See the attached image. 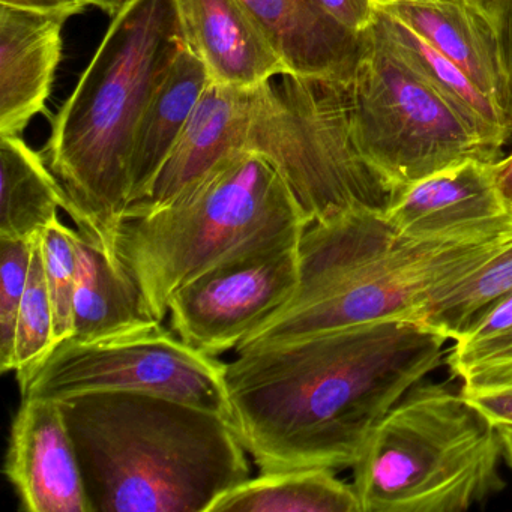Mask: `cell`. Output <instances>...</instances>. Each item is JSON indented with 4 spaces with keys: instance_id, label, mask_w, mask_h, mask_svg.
Listing matches in <instances>:
<instances>
[{
    "instance_id": "obj_1",
    "label": "cell",
    "mask_w": 512,
    "mask_h": 512,
    "mask_svg": "<svg viewBox=\"0 0 512 512\" xmlns=\"http://www.w3.org/2000/svg\"><path fill=\"white\" fill-rule=\"evenodd\" d=\"M446 338L377 320L236 352L232 424L260 472L346 469L386 413L442 361Z\"/></svg>"
},
{
    "instance_id": "obj_2",
    "label": "cell",
    "mask_w": 512,
    "mask_h": 512,
    "mask_svg": "<svg viewBox=\"0 0 512 512\" xmlns=\"http://www.w3.org/2000/svg\"><path fill=\"white\" fill-rule=\"evenodd\" d=\"M251 88L211 83L170 163L188 181L236 151L262 155L286 179L308 223L385 211L392 188L353 133L349 82L283 74Z\"/></svg>"
},
{
    "instance_id": "obj_3",
    "label": "cell",
    "mask_w": 512,
    "mask_h": 512,
    "mask_svg": "<svg viewBox=\"0 0 512 512\" xmlns=\"http://www.w3.org/2000/svg\"><path fill=\"white\" fill-rule=\"evenodd\" d=\"M185 46L176 0H131L53 118L44 154L67 194V214L116 268V239L131 206L134 137Z\"/></svg>"
},
{
    "instance_id": "obj_4",
    "label": "cell",
    "mask_w": 512,
    "mask_h": 512,
    "mask_svg": "<svg viewBox=\"0 0 512 512\" xmlns=\"http://www.w3.org/2000/svg\"><path fill=\"white\" fill-rule=\"evenodd\" d=\"M59 403L91 512H209L251 476L247 449L218 413L143 392Z\"/></svg>"
},
{
    "instance_id": "obj_5",
    "label": "cell",
    "mask_w": 512,
    "mask_h": 512,
    "mask_svg": "<svg viewBox=\"0 0 512 512\" xmlns=\"http://www.w3.org/2000/svg\"><path fill=\"white\" fill-rule=\"evenodd\" d=\"M512 242V229L463 241L401 235L382 211L358 209L307 227L289 304L236 352L377 320H413L440 293Z\"/></svg>"
},
{
    "instance_id": "obj_6",
    "label": "cell",
    "mask_w": 512,
    "mask_h": 512,
    "mask_svg": "<svg viewBox=\"0 0 512 512\" xmlns=\"http://www.w3.org/2000/svg\"><path fill=\"white\" fill-rule=\"evenodd\" d=\"M308 226L281 173L262 155L236 151L167 205L128 209L116 265L163 323L188 281L253 242Z\"/></svg>"
},
{
    "instance_id": "obj_7",
    "label": "cell",
    "mask_w": 512,
    "mask_h": 512,
    "mask_svg": "<svg viewBox=\"0 0 512 512\" xmlns=\"http://www.w3.org/2000/svg\"><path fill=\"white\" fill-rule=\"evenodd\" d=\"M499 428L466 395L410 389L356 461L361 512H463L502 490Z\"/></svg>"
},
{
    "instance_id": "obj_8",
    "label": "cell",
    "mask_w": 512,
    "mask_h": 512,
    "mask_svg": "<svg viewBox=\"0 0 512 512\" xmlns=\"http://www.w3.org/2000/svg\"><path fill=\"white\" fill-rule=\"evenodd\" d=\"M349 97L356 143L395 193L469 160L496 161L463 115L373 28L365 32Z\"/></svg>"
},
{
    "instance_id": "obj_9",
    "label": "cell",
    "mask_w": 512,
    "mask_h": 512,
    "mask_svg": "<svg viewBox=\"0 0 512 512\" xmlns=\"http://www.w3.org/2000/svg\"><path fill=\"white\" fill-rule=\"evenodd\" d=\"M226 362L161 325L110 340H65L22 389V398L64 401L91 392H143L218 413L232 424ZM233 427V424H232Z\"/></svg>"
},
{
    "instance_id": "obj_10",
    "label": "cell",
    "mask_w": 512,
    "mask_h": 512,
    "mask_svg": "<svg viewBox=\"0 0 512 512\" xmlns=\"http://www.w3.org/2000/svg\"><path fill=\"white\" fill-rule=\"evenodd\" d=\"M304 232L253 242L176 290L169 304L173 332L217 358L238 349L295 296Z\"/></svg>"
},
{
    "instance_id": "obj_11",
    "label": "cell",
    "mask_w": 512,
    "mask_h": 512,
    "mask_svg": "<svg viewBox=\"0 0 512 512\" xmlns=\"http://www.w3.org/2000/svg\"><path fill=\"white\" fill-rule=\"evenodd\" d=\"M401 233L424 241L487 238L512 229L491 163L469 160L401 188L383 211Z\"/></svg>"
},
{
    "instance_id": "obj_12",
    "label": "cell",
    "mask_w": 512,
    "mask_h": 512,
    "mask_svg": "<svg viewBox=\"0 0 512 512\" xmlns=\"http://www.w3.org/2000/svg\"><path fill=\"white\" fill-rule=\"evenodd\" d=\"M5 475L26 512H91L79 455L61 403L22 398L5 458Z\"/></svg>"
},
{
    "instance_id": "obj_13",
    "label": "cell",
    "mask_w": 512,
    "mask_h": 512,
    "mask_svg": "<svg viewBox=\"0 0 512 512\" xmlns=\"http://www.w3.org/2000/svg\"><path fill=\"white\" fill-rule=\"evenodd\" d=\"M377 10L406 25L457 65L509 119L506 29L490 14L472 0H392L377 5Z\"/></svg>"
},
{
    "instance_id": "obj_14",
    "label": "cell",
    "mask_w": 512,
    "mask_h": 512,
    "mask_svg": "<svg viewBox=\"0 0 512 512\" xmlns=\"http://www.w3.org/2000/svg\"><path fill=\"white\" fill-rule=\"evenodd\" d=\"M176 7L212 83L251 88L290 74L242 0H176Z\"/></svg>"
},
{
    "instance_id": "obj_15",
    "label": "cell",
    "mask_w": 512,
    "mask_h": 512,
    "mask_svg": "<svg viewBox=\"0 0 512 512\" xmlns=\"http://www.w3.org/2000/svg\"><path fill=\"white\" fill-rule=\"evenodd\" d=\"M67 19L0 5V136H22L46 113Z\"/></svg>"
},
{
    "instance_id": "obj_16",
    "label": "cell",
    "mask_w": 512,
    "mask_h": 512,
    "mask_svg": "<svg viewBox=\"0 0 512 512\" xmlns=\"http://www.w3.org/2000/svg\"><path fill=\"white\" fill-rule=\"evenodd\" d=\"M290 74L350 82L365 34L347 31L319 0H242Z\"/></svg>"
},
{
    "instance_id": "obj_17",
    "label": "cell",
    "mask_w": 512,
    "mask_h": 512,
    "mask_svg": "<svg viewBox=\"0 0 512 512\" xmlns=\"http://www.w3.org/2000/svg\"><path fill=\"white\" fill-rule=\"evenodd\" d=\"M211 83L205 64L187 44L137 128L130 163L131 206L151 196L161 170Z\"/></svg>"
},
{
    "instance_id": "obj_18",
    "label": "cell",
    "mask_w": 512,
    "mask_h": 512,
    "mask_svg": "<svg viewBox=\"0 0 512 512\" xmlns=\"http://www.w3.org/2000/svg\"><path fill=\"white\" fill-rule=\"evenodd\" d=\"M76 256L73 337L68 340L94 343L161 325L146 310L133 283L79 230Z\"/></svg>"
},
{
    "instance_id": "obj_19",
    "label": "cell",
    "mask_w": 512,
    "mask_h": 512,
    "mask_svg": "<svg viewBox=\"0 0 512 512\" xmlns=\"http://www.w3.org/2000/svg\"><path fill=\"white\" fill-rule=\"evenodd\" d=\"M371 28L395 55L446 98L475 128L485 145L499 155L502 146L512 136V127L508 116L493 98L482 92L457 65L394 17L377 10Z\"/></svg>"
},
{
    "instance_id": "obj_20",
    "label": "cell",
    "mask_w": 512,
    "mask_h": 512,
    "mask_svg": "<svg viewBox=\"0 0 512 512\" xmlns=\"http://www.w3.org/2000/svg\"><path fill=\"white\" fill-rule=\"evenodd\" d=\"M68 208L46 158L22 136H0V238L32 241Z\"/></svg>"
},
{
    "instance_id": "obj_21",
    "label": "cell",
    "mask_w": 512,
    "mask_h": 512,
    "mask_svg": "<svg viewBox=\"0 0 512 512\" xmlns=\"http://www.w3.org/2000/svg\"><path fill=\"white\" fill-rule=\"evenodd\" d=\"M334 472L320 467L260 472L218 497L209 512H361L355 487Z\"/></svg>"
},
{
    "instance_id": "obj_22",
    "label": "cell",
    "mask_w": 512,
    "mask_h": 512,
    "mask_svg": "<svg viewBox=\"0 0 512 512\" xmlns=\"http://www.w3.org/2000/svg\"><path fill=\"white\" fill-rule=\"evenodd\" d=\"M512 295V242L433 299L416 322L457 341L491 308Z\"/></svg>"
},
{
    "instance_id": "obj_23",
    "label": "cell",
    "mask_w": 512,
    "mask_h": 512,
    "mask_svg": "<svg viewBox=\"0 0 512 512\" xmlns=\"http://www.w3.org/2000/svg\"><path fill=\"white\" fill-rule=\"evenodd\" d=\"M55 313L47 289L40 236L35 239L28 286L17 317L13 371L20 391L55 350Z\"/></svg>"
},
{
    "instance_id": "obj_24",
    "label": "cell",
    "mask_w": 512,
    "mask_h": 512,
    "mask_svg": "<svg viewBox=\"0 0 512 512\" xmlns=\"http://www.w3.org/2000/svg\"><path fill=\"white\" fill-rule=\"evenodd\" d=\"M76 232L77 230L65 226L58 217L40 235L44 275L55 313L56 346L73 337Z\"/></svg>"
},
{
    "instance_id": "obj_25",
    "label": "cell",
    "mask_w": 512,
    "mask_h": 512,
    "mask_svg": "<svg viewBox=\"0 0 512 512\" xmlns=\"http://www.w3.org/2000/svg\"><path fill=\"white\" fill-rule=\"evenodd\" d=\"M37 239V238H35ZM0 238V371H13L17 317L29 280L34 242Z\"/></svg>"
},
{
    "instance_id": "obj_26",
    "label": "cell",
    "mask_w": 512,
    "mask_h": 512,
    "mask_svg": "<svg viewBox=\"0 0 512 512\" xmlns=\"http://www.w3.org/2000/svg\"><path fill=\"white\" fill-rule=\"evenodd\" d=\"M512 337V295L491 308L463 337L455 341L448 365L463 379L470 370L488 358L503 341Z\"/></svg>"
},
{
    "instance_id": "obj_27",
    "label": "cell",
    "mask_w": 512,
    "mask_h": 512,
    "mask_svg": "<svg viewBox=\"0 0 512 512\" xmlns=\"http://www.w3.org/2000/svg\"><path fill=\"white\" fill-rule=\"evenodd\" d=\"M461 391L496 427L512 425V379L493 383H464Z\"/></svg>"
},
{
    "instance_id": "obj_28",
    "label": "cell",
    "mask_w": 512,
    "mask_h": 512,
    "mask_svg": "<svg viewBox=\"0 0 512 512\" xmlns=\"http://www.w3.org/2000/svg\"><path fill=\"white\" fill-rule=\"evenodd\" d=\"M323 10L347 31L362 35L376 19V0H319Z\"/></svg>"
},
{
    "instance_id": "obj_29",
    "label": "cell",
    "mask_w": 512,
    "mask_h": 512,
    "mask_svg": "<svg viewBox=\"0 0 512 512\" xmlns=\"http://www.w3.org/2000/svg\"><path fill=\"white\" fill-rule=\"evenodd\" d=\"M512 379V337L503 341L481 364L463 377L464 383H493Z\"/></svg>"
},
{
    "instance_id": "obj_30",
    "label": "cell",
    "mask_w": 512,
    "mask_h": 512,
    "mask_svg": "<svg viewBox=\"0 0 512 512\" xmlns=\"http://www.w3.org/2000/svg\"><path fill=\"white\" fill-rule=\"evenodd\" d=\"M0 5L67 20L92 7L91 0H0Z\"/></svg>"
},
{
    "instance_id": "obj_31",
    "label": "cell",
    "mask_w": 512,
    "mask_h": 512,
    "mask_svg": "<svg viewBox=\"0 0 512 512\" xmlns=\"http://www.w3.org/2000/svg\"><path fill=\"white\" fill-rule=\"evenodd\" d=\"M491 176L506 212L512 215V154L505 160L491 163Z\"/></svg>"
},
{
    "instance_id": "obj_32",
    "label": "cell",
    "mask_w": 512,
    "mask_h": 512,
    "mask_svg": "<svg viewBox=\"0 0 512 512\" xmlns=\"http://www.w3.org/2000/svg\"><path fill=\"white\" fill-rule=\"evenodd\" d=\"M472 2L482 8L485 13L490 14L497 23H500L506 29L512 0H472Z\"/></svg>"
},
{
    "instance_id": "obj_33",
    "label": "cell",
    "mask_w": 512,
    "mask_h": 512,
    "mask_svg": "<svg viewBox=\"0 0 512 512\" xmlns=\"http://www.w3.org/2000/svg\"><path fill=\"white\" fill-rule=\"evenodd\" d=\"M506 43H508V70H509V103H508V115L509 122L512 127V5L509 10L508 23H506Z\"/></svg>"
},
{
    "instance_id": "obj_34",
    "label": "cell",
    "mask_w": 512,
    "mask_h": 512,
    "mask_svg": "<svg viewBox=\"0 0 512 512\" xmlns=\"http://www.w3.org/2000/svg\"><path fill=\"white\" fill-rule=\"evenodd\" d=\"M130 2L131 0H91L92 7L100 8L112 17L118 16Z\"/></svg>"
},
{
    "instance_id": "obj_35",
    "label": "cell",
    "mask_w": 512,
    "mask_h": 512,
    "mask_svg": "<svg viewBox=\"0 0 512 512\" xmlns=\"http://www.w3.org/2000/svg\"><path fill=\"white\" fill-rule=\"evenodd\" d=\"M500 440H502V454L512 470V425H499Z\"/></svg>"
},
{
    "instance_id": "obj_36",
    "label": "cell",
    "mask_w": 512,
    "mask_h": 512,
    "mask_svg": "<svg viewBox=\"0 0 512 512\" xmlns=\"http://www.w3.org/2000/svg\"><path fill=\"white\" fill-rule=\"evenodd\" d=\"M386 2H392V0H376V7L380 4H386Z\"/></svg>"
}]
</instances>
